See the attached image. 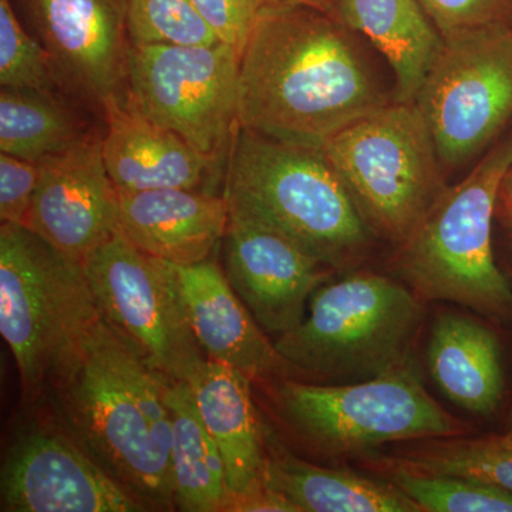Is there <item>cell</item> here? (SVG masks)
<instances>
[{
  "mask_svg": "<svg viewBox=\"0 0 512 512\" xmlns=\"http://www.w3.org/2000/svg\"><path fill=\"white\" fill-rule=\"evenodd\" d=\"M336 12L264 6L239 64V127L323 147L394 99Z\"/></svg>",
  "mask_w": 512,
  "mask_h": 512,
  "instance_id": "obj_1",
  "label": "cell"
},
{
  "mask_svg": "<svg viewBox=\"0 0 512 512\" xmlns=\"http://www.w3.org/2000/svg\"><path fill=\"white\" fill-rule=\"evenodd\" d=\"M165 379L100 318L52 392L67 431L147 511L175 510Z\"/></svg>",
  "mask_w": 512,
  "mask_h": 512,
  "instance_id": "obj_2",
  "label": "cell"
},
{
  "mask_svg": "<svg viewBox=\"0 0 512 512\" xmlns=\"http://www.w3.org/2000/svg\"><path fill=\"white\" fill-rule=\"evenodd\" d=\"M229 218L274 229L330 268L349 264L372 241L322 147L299 146L238 126L225 170Z\"/></svg>",
  "mask_w": 512,
  "mask_h": 512,
  "instance_id": "obj_3",
  "label": "cell"
},
{
  "mask_svg": "<svg viewBox=\"0 0 512 512\" xmlns=\"http://www.w3.org/2000/svg\"><path fill=\"white\" fill-rule=\"evenodd\" d=\"M101 318L83 262L23 225L0 227V333L26 400L55 390Z\"/></svg>",
  "mask_w": 512,
  "mask_h": 512,
  "instance_id": "obj_4",
  "label": "cell"
},
{
  "mask_svg": "<svg viewBox=\"0 0 512 512\" xmlns=\"http://www.w3.org/2000/svg\"><path fill=\"white\" fill-rule=\"evenodd\" d=\"M512 167V138L488 151L460 183L447 187L400 245L397 269L424 301L466 306L510 319L512 288L495 262L493 220Z\"/></svg>",
  "mask_w": 512,
  "mask_h": 512,
  "instance_id": "obj_5",
  "label": "cell"
},
{
  "mask_svg": "<svg viewBox=\"0 0 512 512\" xmlns=\"http://www.w3.org/2000/svg\"><path fill=\"white\" fill-rule=\"evenodd\" d=\"M419 296L387 276L355 274L320 286L295 329L276 339L298 375L372 379L413 360Z\"/></svg>",
  "mask_w": 512,
  "mask_h": 512,
  "instance_id": "obj_6",
  "label": "cell"
},
{
  "mask_svg": "<svg viewBox=\"0 0 512 512\" xmlns=\"http://www.w3.org/2000/svg\"><path fill=\"white\" fill-rule=\"evenodd\" d=\"M323 151L373 234L402 245L448 185L414 101L392 100L343 128Z\"/></svg>",
  "mask_w": 512,
  "mask_h": 512,
  "instance_id": "obj_7",
  "label": "cell"
},
{
  "mask_svg": "<svg viewBox=\"0 0 512 512\" xmlns=\"http://www.w3.org/2000/svg\"><path fill=\"white\" fill-rule=\"evenodd\" d=\"M285 423L323 453L345 454L396 441L447 439L463 431L427 393L416 362L356 383L276 380Z\"/></svg>",
  "mask_w": 512,
  "mask_h": 512,
  "instance_id": "obj_8",
  "label": "cell"
},
{
  "mask_svg": "<svg viewBox=\"0 0 512 512\" xmlns=\"http://www.w3.org/2000/svg\"><path fill=\"white\" fill-rule=\"evenodd\" d=\"M239 64L224 43L130 45L126 104L220 163L239 126Z\"/></svg>",
  "mask_w": 512,
  "mask_h": 512,
  "instance_id": "obj_9",
  "label": "cell"
},
{
  "mask_svg": "<svg viewBox=\"0 0 512 512\" xmlns=\"http://www.w3.org/2000/svg\"><path fill=\"white\" fill-rule=\"evenodd\" d=\"M101 318L161 376L188 382L207 356L195 339L175 266L120 232L83 262Z\"/></svg>",
  "mask_w": 512,
  "mask_h": 512,
  "instance_id": "obj_10",
  "label": "cell"
},
{
  "mask_svg": "<svg viewBox=\"0 0 512 512\" xmlns=\"http://www.w3.org/2000/svg\"><path fill=\"white\" fill-rule=\"evenodd\" d=\"M414 103L443 167L480 156L512 120V25L444 42Z\"/></svg>",
  "mask_w": 512,
  "mask_h": 512,
  "instance_id": "obj_11",
  "label": "cell"
},
{
  "mask_svg": "<svg viewBox=\"0 0 512 512\" xmlns=\"http://www.w3.org/2000/svg\"><path fill=\"white\" fill-rule=\"evenodd\" d=\"M3 512H141L69 431L35 429L15 441L0 474Z\"/></svg>",
  "mask_w": 512,
  "mask_h": 512,
  "instance_id": "obj_12",
  "label": "cell"
},
{
  "mask_svg": "<svg viewBox=\"0 0 512 512\" xmlns=\"http://www.w3.org/2000/svg\"><path fill=\"white\" fill-rule=\"evenodd\" d=\"M29 228L64 255L84 262L119 232L120 194L99 138L39 161Z\"/></svg>",
  "mask_w": 512,
  "mask_h": 512,
  "instance_id": "obj_13",
  "label": "cell"
},
{
  "mask_svg": "<svg viewBox=\"0 0 512 512\" xmlns=\"http://www.w3.org/2000/svg\"><path fill=\"white\" fill-rule=\"evenodd\" d=\"M225 268L258 325L276 338L295 329L309 301L329 276L330 266L292 239L254 222L229 218Z\"/></svg>",
  "mask_w": 512,
  "mask_h": 512,
  "instance_id": "obj_14",
  "label": "cell"
},
{
  "mask_svg": "<svg viewBox=\"0 0 512 512\" xmlns=\"http://www.w3.org/2000/svg\"><path fill=\"white\" fill-rule=\"evenodd\" d=\"M60 83L103 106L126 80L127 0H19Z\"/></svg>",
  "mask_w": 512,
  "mask_h": 512,
  "instance_id": "obj_15",
  "label": "cell"
},
{
  "mask_svg": "<svg viewBox=\"0 0 512 512\" xmlns=\"http://www.w3.org/2000/svg\"><path fill=\"white\" fill-rule=\"evenodd\" d=\"M174 266L192 332L208 360L234 367L252 382L295 379V367L268 339L217 262Z\"/></svg>",
  "mask_w": 512,
  "mask_h": 512,
  "instance_id": "obj_16",
  "label": "cell"
},
{
  "mask_svg": "<svg viewBox=\"0 0 512 512\" xmlns=\"http://www.w3.org/2000/svg\"><path fill=\"white\" fill-rule=\"evenodd\" d=\"M107 123L101 140L104 164L119 194L161 188L202 190L218 161L195 150L183 137L120 103L104 100Z\"/></svg>",
  "mask_w": 512,
  "mask_h": 512,
  "instance_id": "obj_17",
  "label": "cell"
},
{
  "mask_svg": "<svg viewBox=\"0 0 512 512\" xmlns=\"http://www.w3.org/2000/svg\"><path fill=\"white\" fill-rule=\"evenodd\" d=\"M229 222L224 195L161 188L120 194L119 232L134 247L174 265L210 259Z\"/></svg>",
  "mask_w": 512,
  "mask_h": 512,
  "instance_id": "obj_18",
  "label": "cell"
},
{
  "mask_svg": "<svg viewBox=\"0 0 512 512\" xmlns=\"http://www.w3.org/2000/svg\"><path fill=\"white\" fill-rule=\"evenodd\" d=\"M188 383L224 460L228 495L264 487L268 451L252 400V380L234 367L207 359Z\"/></svg>",
  "mask_w": 512,
  "mask_h": 512,
  "instance_id": "obj_19",
  "label": "cell"
},
{
  "mask_svg": "<svg viewBox=\"0 0 512 512\" xmlns=\"http://www.w3.org/2000/svg\"><path fill=\"white\" fill-rule=\"evenodd\" d=\"M427 362L434 382L467 412L490 416L503 400L500 342L470 316L446 313L434 322Z\"/></svg>",
  "mask_w": 512,
  "mask_h": 512,
  "instance_id": "obj_20",
  "label": "cell"
},
{
  "mask_svg": "<svg viewBox=\"0 0 512 512\" xmlns=\"http://www.w3.org/2000/svg\"><path fill=\"white\" fill-rule=\"evenodd\" d=\"M336 13L350 30L366 36L390 64L393 99L410 103L444 46V39L417 0H338Z\"/></svg>",
  "mask_w": 512,
  "mask_h": 512,
  "instance_id": "obj_21",
  "label": "cell"
},
{
  "mask_svg": "<svg viewBox=\"0 0 512 512\" xmlns=\"http://www.w3.org/2000/svg\"><path fill=\"white\" fill-rule=\"evenodd\" d=\"M264 484L288 498L299 512H423L392 481L315 466L278 446L266 454Z\"/></svg>",
  "mask_w": 512,
  "mask_h": 512,
  "instance_id": "obj_22",
  "label": "cell"
},
{
  "mask_svg": "<svg viewBox=\"0 0 512 512\" xmlns=\"http://www.w3.org/2000/svg\"><path fill=\"white\" fill-rule=\"evenodd\" d=\"M165 400L173 423L175 510L221 512L228 497L225 464L201 419L190 383L165 379Z\"/></svg>",
  "mask_w": 512,
  "mask_h": 512,
  "instance_id": "obj_23",
  "label": "cell"
},
{
  "mask_svg": "<svg viewBox=\"0 0 512 512\" xmlns=\"http://www.w3.org/2000/svg\"><path fill=\"white\" fill-rule=\"evenodd\" d=\"M89 136L55 93L3 89L0 93V150L39 163L64 153Z\"/></svg>",
  "mask_w": 512,
  "mask_h": 512,
  "instance_id": "obj_24",
  "label": "cell"
},
{
  "mask_svg": "<svg viewBox=\"0 0 512 512\" xmlns=\"http://www.w3.org/2000/svg\"><path fill=\"white\" fill-rule=\"evenodd\" d=\"M396 464L420 473L477 478L512 493V434L436 439Z\"/></svg>",
  "mask_w": 512,
  "mask_h": 512,
  "instance_id": "obj_25",
  "label": "cell"
},
{
  "mask_svg": "<svg viewBox=\"0 0 512 512\" xmlns=\"http://www.w3.org/2000/svg\"><path fill=\"white\" fill-rule=\"evenodd\" d=\"M390 481L429 512H512V493L477 478L392 468Z\"/></svg>",
  "mask_w": 512,
  "mask_h": 512,
  "instance_id": "obj_26",
  "label": "cell"
},
{
  "mask_svg": "<svg viewBox=\"0 0 512 512\" xmlns=\"http://www.w3.org/2000/svg\"><path fill=\"white\" fill-rule=\"evenodd\" d=\"M127 35L130 45L221 43L191 0H127Z\"/></svg>",
  "mask_w": 512,
  "mask_h": 512,
  "instance_id": "obj_27",
  "label": "cell"
},
{
  "mask_svg": "<svg viewBox=\"0 0 512 512\" xmlns=\"http://www.w3.org/2000/svg\"><path fill=\"white\" fill-rule=\"evenodd\" d=\"M0 84L3 89L52 93L62 86L52 57L23 28L12 0H0Z\"/></svg>",
  "mask_w": 512,
  "mask_h": 512,
  "instance_id": "obj_28",
  "label": "cell"
},
{
  "mask_svg": "<svg viewBox=\"0 0 512 512\" xmlns=\"http://www.w3.org/2000/svg\"><path fill=\"white\" fill-rule=\"evenodd\" d=\"M444 42L493 26L512 25V0H417Z\"/></svg>",
  "mask_w": 512,
  "mask_h": 512,
  "instance_id": "obj_29",
  "label": "cell"
},
{
  "mask_svg": "<svg viewBox=\"0 0 512 512\" xmlns=\"http://www.w3.org/2000/svg\"><path fill=\"white\" fill-rule=\"evenodd\" d=\"M191 2L220 42L232 47L239 56H242L264 9V2L262 0H191Z\"/></svg>",
  "mask_w": 512,
  "mask_h": 512,
  "instance_id": "obj_30",
  "label": "cell"
},
{
  "mask_svg": "<svg viewBox=\"0 0 512 512\" xmlns=\"http://www.w3.org/2000/svg\"><path fill=\"white\" fill-rule=\"evenodd\" d=\"M39 183V164L0 153V220L25 225Z\"/></svg>",
  "mask_w": 512,
  "mask_h": 512,
  "instance_id": "obj_31",
  "label": "cell"
},
{
  "mask_svg": "<svg viewBox=\"0 0 512 512\" xmlns=\"http://www.w3.org/2000/svg\"><path fill=\"white\" fill-rule=\"evenodd\" d=\"M221 512H299V510L284 495L264 485L251 493L228 495Z\"/></svg>",
  "mask_w": 512,
  "mask_h": 512,
  "instance_id": "obj_32",
  "label": "cell"
},
{
  "mask_svg": "<svg viewBox=\"0 0 512 512\" xmlns=\"http://www.w3.org/2000/svg\"><path fill=\"white\" fill-rule=\"evenodd\" d=\"M265 6H308L326 10V12H336V3L338 0H262Z\"/></svg>",
  "mask_w": 512,
  "mask_h": 512,
  "instance_id": "obj_33",
  "label": "cell"
},
{
  "mask_svg": "<svg viewBox=\"0 0 512 512\" xmlns=\"http://www.w3.org/2000/svg\"><path fill=\"white\" fill-rule=\"evenodd\" d=\"M498 204L503 208L505 218H507V221L510 222L512 227V167L507 175H505L503 184H501Z\"/></svg>",
  "mask_w": 512,
  "mask_h": 512,
  "instance_id": "obj_34",
  "label": "cell"
},
{
  "mask_svg": "<svg viewBox=\"0 0 512 512\" xmlns=\"http://www.w3.org/2000/svg\"><path fill=\"white\" fill-rule=\"evenodd\" d=\"M508 433L512 434V424H511V429H510V431H508Z\"/></svg>",
  "mask_w": 512,
  "mask_h": 512,
  "instance_id": "obj_35",
  "label": "cell"
}]
</instances>
